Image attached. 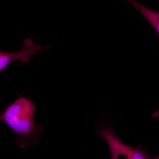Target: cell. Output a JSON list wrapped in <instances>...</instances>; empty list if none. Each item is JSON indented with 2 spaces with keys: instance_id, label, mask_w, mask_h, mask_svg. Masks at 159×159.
<instances>
[{
  "instance_id": "cell-3",
  "label": "cell",
  "mask_w": 159,
  "mask_h": 159,
  "mask_svg": "<svg viewBox=\"0 0 159 159\" xmlns=\"http://www.w3.org/2000/svg\"><path fill=\"white\" fill-rule=\"evenodd\" d=\"M51 48V46H42L40 44L35 46L33 40L28 38L24 40L22 48L19 51L11 53L1 51L0 72L4 73L6 68L14 61L19 60L22 64H26L31 56H34L37 52Z\"/></svg>"
},
{
  "instance_id": "cell-1",
  "label": "cell",
  "mask_w": 159,
  "mask_h": 159,
  "mask_svg": "<svg viewBox=\"0 0 159 159\" xmlns=\"http://www.w3.org/2000/svg\"><path fill=\"white\" fill-rule=\"evenodd\" d=\"M35 105L31 99L20 96L8 106L0 116L16 136L19 147L25 148L39 142V135L43 129L34 120Z\"/></svg>"
},
{
  "instance_id": "cell-2",
  "label": "cell",
  "mask_w": 159,
  "mask_h": 159,
  "mask_svg": "<svg viewBox=\"0 0 159 159\" xmlns=\"http://www.w3.org/2000/svg\"><path fill=\"white\" fill-rule=\"evenodd\" d=\"M99 137L108 145L111 159H159V156L150 157L141 146L133 147L123 143L117 136L111 126L105 125L99 129Z\"/></svg>"
},
{
  "instance_id": "cell-4",
  "label": "cell",
  "mask_w": 159,
  "mask_h": 159,
  "mask_svg": "<svg viewBox=\"0 0 159 159\" xmlns=\"http://www.w3.org/2000/svg\"><path fill=\"white\" fill-rule=\"evenodd\" d=\"M134 6L153 27L159 35V11H153L138 3L135 0H126Z\"/></svg>"
},
{
  "instance_id": "cell-5",
  "label": "cell",
  "mask_w": 159,
  "mask_h": 159,
  "mask_svg": "<svg viewBox=\"0 0 159 159\" xmlns=\"http://www.w3.org/2000/svg\"><path fill=\"white\" fill-rule=\"evenodd\" d=\"M152 117L153 118H159V110L155 111L152 113Z\"/></svg>"
}]
</instances>
